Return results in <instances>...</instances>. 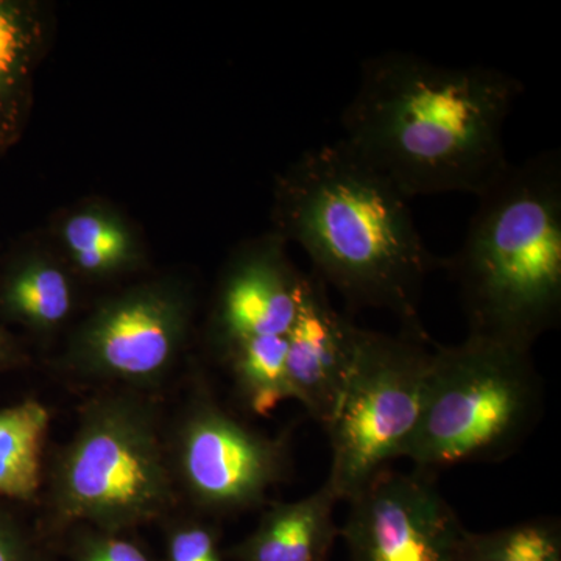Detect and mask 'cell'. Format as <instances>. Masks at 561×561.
Listing matches in <instances>:
<instances>
[{
	"label": "cell",
	"instance_id": "obj_1",
	"mask_svg": "<svg viewBox=\"0 0 561 561\" xmlns=\"http://www.w3.org/2000/svg\"><path fill=\"white\" fill-rule=\"evenodd\" d=\"M523 91L505 70L383 51L362 65L341 140L409 201L478 197L511 162L502 133Z\"/></svg>",
	"mask_w": 561,
	"mask_h": 561
},
{
	"label": "cell",
	"instance_id": "obj_2",
	"mask_svg": "<svg viewBox=\"0 0 561 561\" xmlns=\"http://www.w3.org/2000/svg\"><path fill=\"white\" fill-rule=\"evenodd\" d=\"M409 202L339 139L279 173L272 231L300 245L313 275L353 311L382 309L401 328H423L424 280L443 260L424 245Z\"/></svg>",
	"mask_w": 561,
	"mask_h": 561
},
{
	"label": "cell",
	"instance_id": "obj_3",
	"mask_svg": "<svg viewBox=\"0 0 561 561\" xmlns=\"http://www.w3.org/2000/svg\"><path fill=\"white\" fill-rule=\"evenodd\" d=\"M478 198L443 267L459 286L471 335L531 350L561 317L560 151L508 162Z\"/></svg>",
	"mask_w": 561,
	"mask_h": 561
},
{
	"label": "cell",
	"instance_id": "obj_4",
	"mask_svg": "<svg viewBox=\"0 0 561 561\" xmlns=\"http://www.w3.org/2000/svg\"><path fill=\"white\" fill-rule=\"evenodd\" d=\"M46 482L54 526L122 534L168 518L180 496L153 398L108 389L84 402Z\"/></svg>",
	"mask_w": 561,
	"mask_h": 561
},
{
	"label": "cell",
	"instance_id": "obj_5",
	"mask_svg": "<svg viewBox=\"0 0 561 561\" xmlns=\"http://www.w3.org/2000/svg\"><path fill=\"white\" fill-rule=\"evenodd\" d=\"M542 412L545 391L531 350L471 334L459 345H435L404 459L434 474L511 459Z\"/></svg>",
	"mask_w": 561,
	"mask_h": 561
},
{
	"label": "cell",
	"instance_id": "obj_6",
	"mask_svg": "<svg viewBox=\"0 0 561 561\" xmlns=\"http://www.w3.org/2000/svg\"><path fill=\"white\" fill-rule=\"evenodd\" d=\"M424 328L397 335L360 328L345 389L327 426V483L348 502L373 478L404 459L419 427L432 351Z\"/></svg>",
	"mask_w": 561,
	"mask_h": 561
},
{
	"label": "cell",
	"instance_id": "obj_7",
	"mask_svg": "<svg viewBox=\"0 0 561 561\" xmlns=\"http://www.w3.org/2000/svg\"><path fill=\"white\" fill-rule=\"evenodd\" d=\"M168 451L179 496L203 518L256 511L291 471L290 432L254 430L220 404L202 376L168 435Z\"/></svg>",
	"mask_w": 561,
	"mask_h": 561
},
{
	"label": "cell",
	"instance_id": "obj_8",
	"mask_svg": "<svg viewBox=\"0 0 561 561\" xmlns=\"http://www.w3.org/2000/svg\"><path fill=\"white\" fill-rule=\"evenodd\" d=\"M195 295L187 280L150 279L105 298L69 337L62 370L110 389L149 391L190 342Z\"/></svg>",
	"mask_w": 561,
	"mask_h": 561
},
{
	"label": "cell",
	"instance_id": "obj_9",
	"mask_svg": "<svg viewBox=\"0 0 561 561\" xmlns=\"http://www.w3.org/2000/svg\"><path fill=\"white\" fill-rule=\"evenodd\" d=\"M350 561H446L463 529L434 472L383 470L348 501Z\"/></svg>",
	"mask_w": 561,
	"mask_h": 561
},
{
	"label": "cell",
	"instance_id": "obj_10",
	"mask_svg": "<svg viewBox=\"0 0 561 561\" xmlns=\"http://www.w3.org/2000/svg\"><path fill=\"white\" fill-rule=\"evenodd\" d=\"M306 278L276 232L239 247L221 272L206 330L217 359L242 343L289 335Z\"/></svg>",
	"mask_w": 561,
	"mask_h": 561
},
{
	"label": "cell",
	"instance_id": "obj_11",
	"mask_svg": "<svg viewBox=\"0 0 561 561\" xmlns=\"http://www.w3.org/2000/svg\"><path fill=\"white\" fill-rule=\"evenodd\" d=\"M328 291L323 280L309 273L286 356L289 400L300 402L323 430L341 401L360 330L332 306Z\"/></svg>",
	"mask_w": 561,
	"mask_h": 561
},
{
	"label": "cell",
	"instance_id": "obj_12",
	"mask_svg": "<svg viewBox=\"0 0 561 561\" xmlns=\"http://www.w3.org/2000/svg\"><path fill=\"white\" fill-rule=\"evenodd\" d=\"M76 275L54 243L27 238L0 257V323L50 337L76 309Z\"/></svg>",
	"mask_w": 561,
	"mask_h": 561
},
{
	"label": "cell",
	"instance_id": "obj_13",
	"mask_svg": "<svg viewBox=\"0 0 561 561\" xmlns=\"http://www.w3.org/2000/svg\"><path fill=\"white\" fill-rule=\"evenodd\" d=\"M54 35V14L41 0H0V157L27 130L35 76Z\"/></svg>",
	"mask_w": 561,
	"mask_h": 561
},
{
	"label": "cell",
	"instance_id": "obj_14",
	"mask_svg": "<svg viewBox=\"0 0 561 561\" xmlns=\"http://www.w3.org/2000/svg\"><path fill=\"white\" fill-rule=\"evenodd\" d=\"M54 247L76 275L108 283L138 272L146 250L131 221L103 201H84L66 210L54 228Z\"/></svg>",
	"mask_w": 561,
	"mask_h": 561
},
{
	"label": "cell",
	"instance_id": "obj_15",
	"mask_svg": "<svg viewBox=\"0 0 561 561\" xmlns=\"http://www.w3.org/2000/svg\"><path fill=\"white\" fill-rule=\"evenodd\" d=\"M337 502L324 482L301 500L272 504L232 556L238 561H330L341 537L334 519Z\"/></svg>",
	"mask_w": 561,
	"mask_h": 561
},
{
	"label": "cell",
	"instance_id": "obj_16",
	"mask_svg": "<svg viewBox=\"0 0 561 561\" xmlns=\"http://www.w3.org/2000/svg\"><path fill=\"white\" fill-rule=\"evenodd\" d=\"M50 412L38 400L0 409V497L31 504L39 500Z\"/></svg>",
	"mask_w": 561,
	"mask_h": 561
},
{
	"label": "cell",
	"instance_id": "obj_17",
	"mask_svg": "<svg viewBox=\"0 0 561 561\" xmlns=\"http://www.w3.org/2000/svg\"><path fill=\"white\" fill-rule=\"evenodd\" d=\"M287 337L289 335L242 343L221 360L230 373L238 400L251 415L268 416L289 400Z\"/></svg>",
	"mask_w": 561,
	"mask_h": 561
},
{
	"label": "cell",
	"instance_id": "obj_18",
	"mask_svg": "<svg viewBox=\"0 0 561 561\" xmlns=\"http://www.w3.org/2000/svg\"><path fill=\"white\" fill-rule=\"evenodd\" d=\"M446 561H561L556 518L527 519L490 531L461 529Z\"/></svg>",
	"mask_w": 561,
	"mask_h": 561
},
{
	"label": "cell",
	"instance_id": "obj_19",
	"mask_svg": "<svg viewBox=\"0 0 561 561\" xmlns=\"http://www.w3.org/2000/svg\"><path fill=\"white\" fill-rule=\"evenodd\" d=\"M168 560L224 561L216 526L203 516L173 522L168 531Z\"/></svg>",
	"mask_w": 561,
	"mask_h": 561
},
{
	"label": "cell",
	"instance_id": "obj_20",
	"mask_svg": "<svg viewBox=\"0 0 561 561\" xmlns=\"http://www.w3.org/2000/svg\"><path fill=\"white\" fill-rule=\"evenodd\" d=\"M73 561H150L136 542L116 531L77 527Z\"/></svg>",
	"mask_w": 561,
	"mask_h": 561
},
{
	"label": "cell",
	"instance_id": "obj_21",
	"mask_svg": "<svg viewBox=\"0 0 561 561\" xmlns=\"http://www.w3.org/2000/svg\"><path fill=\"white\" fill-rule=\"evenodd\" d=\"M0 561H35L31 534L3 507H0Z\"/></svg>",
	"mask_w": 561,
	"mask_h": 561
},
{
	"label": "cell",
	"instance_id": "obj_22",
	"mask_svg": "<svg viewBox=\"0 0 561 561\" xmlns=\"http://www.w3.org/2000/svg\"><path fill=\"white\" fill-rule=\"evenodd\" d=\"M28 364V354L20 339L0 323V373L16 370Z\"/></svg>",
	"mask_w": 561,
	"mask_h": 561
}]
</instances>
